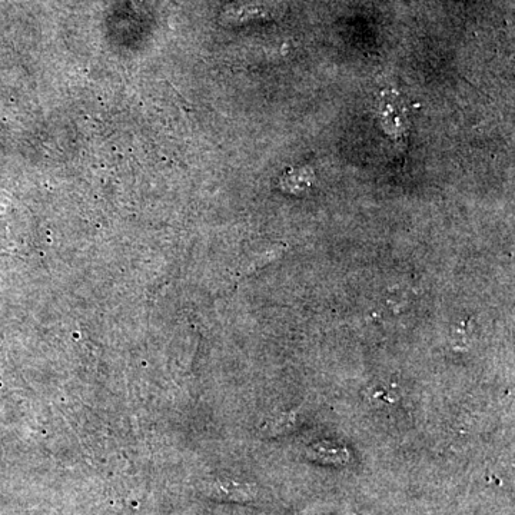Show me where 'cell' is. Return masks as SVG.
<instances>
[{
	"mask_svg": "<svg viewBox=\"0 0 515 515\" xmlns=\"http://www.w3.org/2000/svg\"><path fill=\"white\" fill-rule=\"evenodd\" d=\"M380 116L382 128L388 135L397 141L407 138L408 129H410L408 111L397 95L385 96L382 99Z\"/></svg>",
	"mask_w": 515,
	"mask_h": 515,
	"instance_id": "1",
	"label": "cell"
},
{
	"mask_svg": "<svg viewBox=\"0 0 515 515\" xmlns=\"http://www.w3.org/2000/svg\"><path fill=\"white\" fill-rule=\"evenodd\" d=\"M281 188L292 195H301L307 191L314 181V172L309 168L289 169L287 174L282 176Z\"/></svg>",
	"mask_w": 515,
	"mask_h": 515,
	"instance_id": "2",
	"label": "cell"
},
{
	"mask_svg": "<svg viewBox=\"0 0 515 515\" xmlns=\"http://www.w3.org/2000/svg\"><path fill=\"white\" fill-rule=\"evenodd\" d=\"M368 400L374 405H387L392 404L397 400V395L394 391L387 390V388H370L367 392Z\"/></svg>",
	"mask_w": 515,
	"mask_h": 515,
	"instance_id": "3",
	"label": "cell"
},
{
	"mask_svg": "<svg viewBox=\"0 0 515 515\" xmlns=\"http://www.w3.org/2000/svg\"><path fill=\"white\" fill-rule=\"evenodd\" d=\"M134 2L136 3V5L141 6L144 5V3L149 2V0H134Z\"/></svg>",
	"mask_w": 515,
	"mask_h": 515,
	"instance_id": "4",
	"label": "cell"
}]
</instances>
